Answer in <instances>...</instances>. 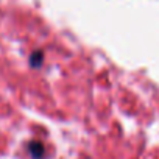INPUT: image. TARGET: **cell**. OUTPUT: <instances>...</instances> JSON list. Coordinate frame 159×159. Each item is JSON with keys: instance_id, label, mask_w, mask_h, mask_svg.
Returning a JSON list of instances; mask_svg holds the SVG:
<instances>
[{"instance_id": "6da1fadb", "label": "cell", "mask_w": 159, "mask_h": 159, "mask_svg": "<svg viewBox=\"0 0 159 159\" xmlns=\"http://www.w3.org/2000/svg\"><path fill=\"white\" fill-rule=\"evenodd\" d=\"M28 151H30V154H31L33 159H42L45 156V148L38 140H33V142L28 143Z\"/></svg>"}, {"instance_id": "7a4b0ae2", "label": "cell", "mask_w": 159, "mask_h": 159, "mask_svg": "<svg viewBox=\"0 0 159 159\" xmlns=\"http://www.w3.org/2000/svg\"><path fill=\"white\" fill-rule=\"evenodd\" d=\"M42 58H44L42 52H34V53L31 55V58H30L31 66H33V67H39V66L42 64Z\"/></svg>"}]
</instances>
